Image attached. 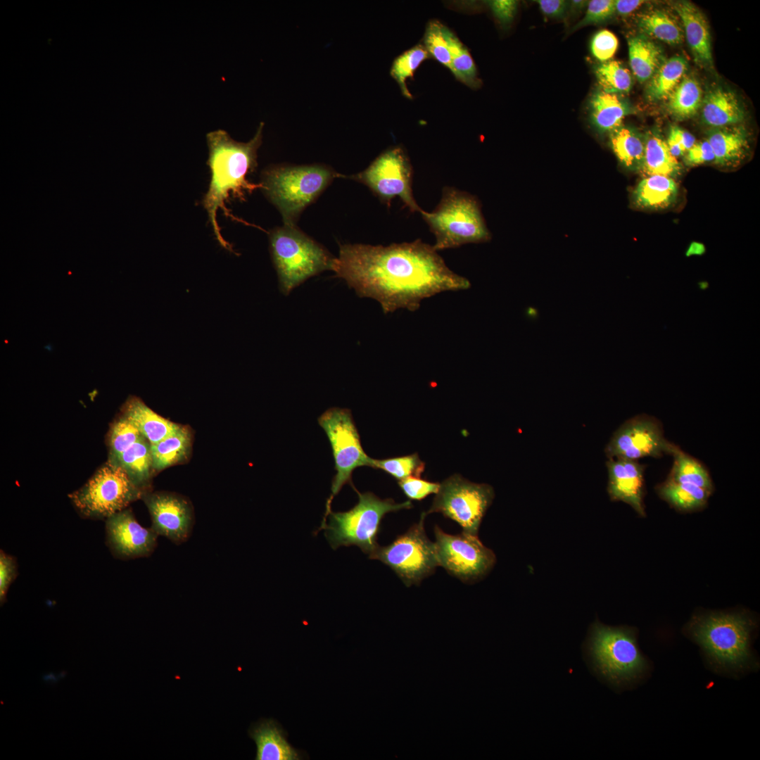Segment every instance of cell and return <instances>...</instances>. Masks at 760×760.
<instances>
[{"label":"cell","instance_id":"obj_44","mask_svg":"<svg viewBox=\"0 0 760 760\" xmlns=\"http://www.w3.org/2000/svg\"><path fill=\"white\" fill-rule=\"evenodd\" d=\"M616 37L607 30L597 32L593 37L590 49L593 55L600 61H609L618 47Z\"/></svg>","mask_w":760,"mask_h":760},{"label":"cell","instance_id":"obj_1","mask_svg":"<svg viewBox=\"0 0 760 760\" xmlns=\"http://www.w3.org/2000/svg\"><path fill=\"white\" fill-rule=\"evenodd\" d=\"M331 270L360 298L377 300L385 314L398 309L413 312L425 298L471 286L433 246L420 239L388 246L343 245Z\"/></svg>","mask_w":760,"mask_h":760},{"label":"cell","instance_id":"obj_31","mask_svg":"<svg viewBox=\"0 0 760 760\" xmlns=\"http://www.w3.org/2000/svg\"><path fill=\"white\" fill-rule=\"evenodd\" d=\"M191 446V433L188 428L179 427L158 443L151 445L153 468L161 470L182 461Z\"/></svg>","mask_w":760,"mask_h":760},{"label":"cell","instance_id":"obj_47","mask_svg":"<svg viewBox=\"0 0 760 760\" xmlns=\"http://www.w3.org/2000/svg\"><path fill=\"white\" fill-rule=\"evenodd\" d=\"M495 17L502 25H509L516 14L518 1L513 0H494L488 1Z\"/></svg>","mask_w":760,"mask_h":760},{"label":"cell","instance_id":"obj_36","mask_svg":"<svg viewBox=\"0 0 760 760\" xmlns=\"http://www.w3.org/2000/svg\"><path fill=\"white\" fill-rule=\"evenodd\" d=\"M452 34L445 25L433 20L427 24L423 39V46L429 56L448 68L452 61Z\"/></svg>","mask_w":760,"mask_h":760},{"label":"cell","instance_id":"obj_40","mask_svg":"<svg viewBox=\"0 0 760 760\" xmlns=\"http://www.w3.org/2000/svg\"><path fill=\"white\" fill-rule=\"evenodd\" d=\"M369 467L383 470L400 481L409 476L420 477L424 471L425 464L419 459L417 453H414L382 460L372 458Z\"/></svg>","mask_w":760,"mask_h":760},{"label":"cell","instance_id":"obj_33","mask_svg":"<svg viewBox=\"0 0 760 760\" xmlns=\"http://www.w3.org/2000/svg\"><path fill=\"white\" fill-rule=\"evenodd\" d=\"M669 113L678 120L693 116L702 102V92L699 83L692 77H683L668 97Z\"/></svg>","mask_w":760,"mask_h":760},{"label":"cell","instance_id":"obj_37","mask_svg":"<svg viewBox=\"0 0 760 760\" xmlns=\"http://www.w3.org/2000/svg\"><path fill=\"white\" fill-rule=\"evenodd\" d=\"M595 74L600 89L615 94L628 93L633 80L629 70L619 61H608L598 64Z\"/></svg>","mask_w":760,"mask_h":760},{"label":"cell","instance_id":"obj_39","mask_svg":"<svg viewBox=\"0 0 760 760\" xmlns=\"http://www.w3.org/2000/svg\"><path fill=\"white\" fill-rule=\"evenodd\" d=\"M452 61L450 70L457 80L468 87H479L481 80L474 61L468 49L452 32L451 37Z\"/></svg>","mask_w":760,"mask_h":760},{"label":"cell","instance_id":"obj_18","mask_svg":"<svg viewBox=\"0 0 760 760\" xmlns=\"http://www.w3.org/2000/svg\"><path fill=\"white\" fill-rule=\"evenodd\" d=\"M606 466L610 499L628 504L639 515L645 517V466L638 460L622 458H609Z\"/></svg>","mask_w":760,"mask_h":760},{"label":"cell","instance_id":"obj_32","mask_svg":"<svg viewBox=\"0 0 760 760\" xmlns=\"http://www.w3.org/2000/svg\"><path fill=\"white\" fill-rule=\"evenodd\" d=\"M660 497L673 507L682 511H691L704 507L711 492L699 486L681 483L669 479L657 487Z\"/></svg>","mask_w":760,"mask_h":760},{"label":"cell","instance_id":"obj_4","mask_svg":"<svg viewBox=\"0 0 760 760\" xmlns=\"http://www.w3.org/2000/svg\"><path fill=\"white\" fill-rule=\"evenodd\" d=\"M586 661L598 678L616 691L631 689L650 673L635 630L595 621L583 645Z\"/></svg>","mask_w":760,"mask_h":760},{"label":"cell","instance_id":"obj_34","mask_svg":"<svg viewBox=\"0 0 760 760\" xmlns=\"http://www.w3.org/2000/svg\"><path fill=\"white\" fill-rule=\"evenodd\" d=\"M672 455L674 462L669 479L677 483L695 485L712 493L714 486L711 478L702 463L683 452L679 448Z\"/></svg>","mask_w":760,"mask_h":760},{"label":"cell","instance_id":"obj_23","mask_svg":"<svg viewBox=\"0 0 760 760\" xmlns=\"http://www.w3.org/2000/svg\"><path fill=\"white\" fill-rule=\"evenodd\" d=\"M715 156V162L723 166H735L744 158L748 149L746 131L741 127H718L711 130L707 139Z\"/></svg>","mask_w":760,"mask_h":760},{"label":"cell","instance_id":"obj_45","mask_svg":"<svg viewBox=\"0 0 760 760\" xmlns=\"http://www.w3.org/2000/svg\"><path fill=\"white\" fill-rule=\"evenodd\" d=\"M18 575V565L14 557L0 551V603L6 602V595L11 584Z\"/></svg>","mask_w":760,"mask_h":760},{"label":"cell","instance_id":"obj_52","mask_svg":"<svg viewBox=\"0 0 760 760\" xmlns=\"http://www.w3.org/2000/svg\"><path fill=\"white\" fill-rule=\"evenodd\" d=\"M588 4V1H571L569 5L571 8L575 11L581 10L585 8Z\"/></svg>","mask_w":760,"mask_h":760},{"label":"cell","instance_id":"obj_9","mask_svg":"<svg viewBox=\"0 0 760 760\" xmlns=\"http://www.w3.org/2000/svg\"><path fill=\"white\" fill-rule=\"evenodd\" d=\"M144 494L125 470L113 461L99 469L69 498L83 517L106 519Z\"/></svg>","mask_w":760,"mask_h":760},{"label":"cell","instance_id":"obj_15","mask_svg":"<svg viewBox=\"0 0 760 760\" xmlns=\"http://www.w3.org/2000/svg\"><path fill=\"white\" fill-rule=\"evenodd\" d=\"M678 448L665 438L659 421L642 414L630 418L614 431L604 452L608 459L638 460L645 457L673 455Z\"/></svg>","mask_w":760,"mask_h":760},{"label":"cell","instance_id":"obj_7","mask_svg":"<svg viewBox=\"0 0 760 760\" xmlns=\"http://www.w3.org/2000/svg\"><path fill=\"white\" fill-rule=\"evenodd\" d=\"M270 243L280 290L286 296L310 277L331 270L334 258L295 225L274 229Z\"/></svg>","mask_w":760,"mask_h":760},{"label":"cell","instance_id":"obj_27","mask_svg":"<svg viewBox=\"0 0 760 760\" xmlns=\"http://www.w3.org/2000/svg\"><path fill=\"white\" fill-rule=\"evenodd\" d=\"M610 146L621 163L631 170L642 166L645 140L634 129L621 126L610 133Z\"/></svg>","mask_w":760,"mask_h":760},{"label":"cell","instance_id":"obj_8","mask_svg":"<svg viewBox=\"0 0 760 760\" xmlns=\"http://www.w3.org/2000/svg\"><path fill=\"white\" fill-rule=\"evenodd\" d=\"M337 175L321 165L275 166L265 170L260 184L281 214L284 225H294L301 211Z\"/></svg>","mask_w":760,"mask_h":760},{"label":"cell","instance_id":"obj_12","mask_svg":"<svg viewBox=\"0 0 760 760\" xmlns=\"http://www.w3.org/2000/svg\"><path fill=\"white\" fill-rule=\"evenodd\" d=\"M493 487L454 474L440 483L426 514L438 512L457 522L462 531L478 535L482 519L494 498Z\"/></svg>","mask_w":760,"mask_h":760},{"label":"cell","instance_id":"obj_29","mask_svg":"<svg viewBox=\"0 0 760 760\" xmlns=\"http://www.w3.org/2000/svg\"><path fill=\"white\" fill-rule=\"evenodd\" d=\"M688 69L686 60L680 56L663 61L650 79L646 94L651 101L668 99L684 77Z\"/></svg>","mask_w":760,"mask_h":760},{"label":"cell","instance_id":"obj_6","mask_svg":"<svg viewBox=\"0 0 760 760\" xmlns=\"http://www.w3.org/2000/svg\"><path fill=\"white\" fill-rule=\"evenodd\" d=\"M420 214L436 237V251L490 239L479 202L468 192L446 186L437 207Z\"/></svg>","mask_w":760,"mask_h":760},{"label":"cell","instance_id":"obj_41","mask_svg":"<svg viewBox=\"0 0 760 760\" xmlns=\"http://www.w3.org/2000/svg\"><path fill=\"white\" fill-rule=\"evenodd\" d=\"M143 437L138 428L127 417L120 419L114 424L110 432V445L113 457L127 450Z\"/></svg>","mask_w":760,"mask_h":760},{"label":"cell","instance_id":"obj_46","mask_svg":"<svg viewBox=\"0 0 760 760\" xmlns=\"http://www.w3.org/2000/svg\"><path fill=\"white\" fill-rule=\"evenodd\" d=\"M714 160V151L707 139L695 142L685 153L684 158V162L688 166H695Z\"/></svg>","mask_w":760,"mask_h":760},{"label":"cell","instance_id":"obj_3","mask_svg":"<svg viewBox=\"0 0 760 760\" xmlns=\"http://www.w3.org/2000/svg\"><path fill=\"white\" fill-rule=\"evenodd\" d=\"M755 626L754 620L743 613L711 612L694 615L685 633L699 647L709 669L740 678L759 668L752 647Z\"/></svg>","mask_w":760,"mask_h":760},{"label":"cell","instance_id":"obj_26","mask_svg":"<svg viewBox=\"0 0 760 760\" xmlns=\"http://www.w3.org/2000/svg\"><path fill=\"white\" fill-rule=\"evenodd\" d=\"M122 467L132 481L145 493L151 477L153 460L151 443L143 437L127 450L113 458Z\"/></svg>","mask_w":760,"mask_h":760},{"label":"cell","instance_id":"obj_19","mask_svg":"<svg viewBox=\"0 0 760 760\" xmlns=\"http://www.w3.org/2000/svg\"><path fill=\"white\" fill-rule=\"evenodd\" d=\"M674 8L682 20L695 61L702 68L712 69L711 36L704 15L694 4L686 1L676 2Z\"/></svg>","mask_w":760,"mask_h":760},{"label":"cell","instance_id":"obj_48","mask_svg":"<svg viewBox=\"0 0 760 760\" xmlns=\"http://www.w3.org/2000/svg\"><path fill=\"white\" fill-rule=\"evenodd\" d=\"M537 3L542 13L552 18H564L569 6V2L564 0H538Z\"/></svg>","mask_w":760,"mask_h":760},{"label":"cell","instance_id":"obj_10","mask_svg":"<svg viewBox=\"0 0 760 760\" xmlns=\"http://www.w3.org/2000/svg\"><path fill=\"white\" fill-rule=\"evenodd\" d=\"M423 512L418 523L398 536L387 546H379L369 557L389 566L407 586L419 585L438 566L435 543L429 539L424 529Z\"/></svg>","mask_w":760,"mask_h":760},{"label":"cell","instance_id":"obj_43","mask_svg":"<svg viewBox=\"0 0 760 760\" xmlns=\"http://www.w3.org/2000/svg\"><path fill=\"white\" fill-rule=\"evenodd\" d=\"M615 12L614 1L592 0L589 1L586 13L583 19L574 27L573 30L591 24L603 22L609 19Z\"/></svg>","mask_w":760,"mask_h":760},{"label":"cell","instance_id":"obj_51","mask_svg":"<svg viewBox=\"0 0 760 760\" xmlns=\"http://www.w3.org/2000/svg\"><path fill=\"white\" fill-rule=\"evenodd\" d=\"M705 246L702 243L698 242H692L689 245L685 252V255L687 257H690L691 255H702L705 253Z\"/></svg>","mask_w":760,"mask_h":760},{"label":"cell","instance_id":"obj_20","mask_svg":"<svg viewBox=\"0 0 760 760\" xmlns=\"http://www.w3.org/2000/svg\"><path fill=\"white\" fill-rule=\"evenodd\" d=\"M588 111L590 122L597 132L611 133L621 126L631 109L618 94L600 89L590 97Z\"/></svg>","mask_w":760,"mask_h":760},{"label":"cell","instance_id":"obj_11","mask_svg":"<svg viewBox=\"0 0 760 760\" xmlns=\"http://www.w3.org/2000/svg\"><path fill=\"white\" fill-rule=\"evenodd\" d=\"M317 420L330 443L336 471L332 480L331 494L326 502L325 517L331 510L332 500L342 487L347 483L353 487V471L362 466L369 467L372 458L362 448L349 410L331 407L322 413Z\"/></svg>","mask_w":760,"mask_h":760},{"label":"cell","instance_id":"obj_13","mask_svg":"<svg viewBox=\"0 0 760 760\" xmlns=\"http://www.w3.org/2000/svg\"><path fill=\"white\" fill-rule=\"evenodd\" d=\"M413 170L405 151L400 146L379 155L364 171L353 176L366 185L382 201L388 203L398 197L412 213H420L412 193Z\"/></svg>","mask_w":760,"mask_h":760},{"label":"cell","instance_id":"obj_38","mask_svg":"<svg viewBox=\"0 0 760 760\" xmlns=\"http://www.w3.org/2000/svg\"><path fill=\"white\" fill-rule=\"evenodd\" d=\"M423 44H417L398 56L393 61L391 75L397 82L402 94L407 99L412 98L406 84L419 65L429 57Z\"/></svg>","mask_w":760,"mask_h":760},{"label":"cell","instance_id":"obj_2","mask_svg":"<svg viewBox=\"0 0 760 760\" xmlns=\"http://www.w3.org/2000/svg\"><path fill=\"white\" fill-rule=\"evenodd\" d=\"M264 123L260 122L255 136L248 142L234 140L223 129H217L206 134L209 156L207 164L210 170V182L202 204L205 209L213 233L220 246L235 253L232 246L222 236L217 220L219 209L227 217L234 219L225 203L230 198L245 200L257 189H262L260 184L248 180V175L257 166V153L262 144Z\"/></svg>","mask_w":760,"mask_h":760},{"label":"cell","instance_id":"obj_53","mask_svg":"<svg viewBox=\"0 0 760 760\" xmlns=\"http://www.w3.org/2000/svg\"><path fill=\"white\" fill-rule=\"evenodd\" d=\"M42 679L46 682H51L52 683L55 684L60 678L58 676L56 677L54 673H50L44 674L42 676Z\"/></svg>","mask_w":760,"mask_h":760},{"label":"cell","instance_id":"obj_22","mask_svg":"<svg viewBox=\"0 0 760 760\" xmlns=\"http://www.w3.org/2000/svg\"><path fill=\"white\" fill-rule=\"evenodd\" d=\"M250 737L257 747V760H297L298 752L287 742L283 730L272 720L263 721L251 728Z\"/></svg>","mask_w":760,"mask_h":760},{"label":"cell","instance_id":"obj_35","mask_svg":"<svg viewBox=\"0 0 760 760\" xmlns=\"http://www.w3.org/2000/svg\"><path fill=\"white\" fill-rule=\"evenodd\" d=\"M638 24L642 31L671 45L678 44L683 34L678 23L661 11H650L639 16Z\"/></svg>","mask_w":760,"mask_h":760},{"label":"cell","instance_id":"obj_30","mask_svg":"<svg viewBox=\"0 0 760 760\" xmlns=\"http://www.w3.org/2000/svg\"><path fill=\"white\" fill-rule=\"evenodd\" d=\"M628 44L629 62L633 74L641 82L650 80L661 63V49L644 36L631 37Z\"/></svg>","mask_w":760,"mask_h":760},{"label":"cell","instance_id":"obj_28","mask_svg":"<svg viewBox=\"0 0 760 760\" xmlns=\"http://www.w3.org/2000/svg\"><path fill=\"white\" fill-rule=\"evenodd\" d=\"M645 140L642 171L645 175L673 177L679 174L681 166L673 157L666 142L657 134L650 133Z\"/></svg>","mask_w":760,"mask_h":760},{"label":"cell","instance_id":"obj_50","mask_svg":"<svg viewBox=\"0 0 760 760\" xmlns=\"http://www.w3.org/2000/svg\"><path fill=\"white\" fill-rule=\"evenodd\" d=\"M644 3L640 0H616L614 1L615 12L620 15L628 14Z\"/></svg>","mask_w":760,"mask_h":760},{"label":"cell","instance_id":"obj_21","mask_svg":"<svg viewBox=\"0 0 760 760\" xmlns=\"http://www.w3.org/2000/svg\"><path fill=\"white\" fill-rule=\"evenodd\" d=\"M702 103V119L709 126L724 127L744 120V110L736 96L729 90L720 87L712 89Z\"/></svg>","mask_w":760,"mask_h":760},{"label":"cell","instance_id":"obj_49","mask_svg":"<svg viewBox=\"0 0 760 760\" xmlns=\"http://www.w3.org/2000/svg\"><path fill=\"white\" fill-rule=\"evenodd\" d=\"M668 138L675 141L686 153L695 144V138L690 132L678 126H672Z\"/></svg>","mask_w":760,"mask_h":760},{"label":"cell","instance_id":"obj_5","mask_svg":"<svg viewBox=\"0 0 760 760\" xmlns=\"http://www.w3.org/2000/svg\"><path fill=\"white\" fill-rule=\"evenodd\" d=\"M358 502L350 510L330 511L324 517L319 528L333 549L356 545L369 557L379 546L377 536L384 517L392 512L410 509L408 500L396 503L393 500H382L371 492L361 493L356 489Z\"/></svg>","mask_w":760,"mask_h":760},{"label":"cell","instance_id":"obj_16","mask_svg":"<svg viewBox=\"0 0 760 760\" xmlns=\"http://www.w3.org/2000/svg\"><path fill=\"white\" fill-rule=\"evenodd\" d=\"M142 497L151 517V528L158 536L177 545L189 538L194 523L190 502L166 492L145 493Z\"/></svg>","mask_w":760,"mask_h":760},{"label":"cell","instance_id":"obj_42","mask_svg":"<svg viewBox=\"0 0 760 760\" xmlns=\"http://www.w3.org/2000/svg\"><path fill=\"white\" fill-rule=\"evenodd\" d=\"M398 486L410 500H422L431 494H436L440 483L431 482L418 476H409L398 481Z\"/></svg>","mask_w":760,"mask_h":760},{"label":"cell","instance_id":"obj_17","mask_svg":"<svg viewBox=\"0 0 760 760\" xmlns=\"http://www.w3.org/2000/svg\"><path fill=\"white\" fill-rule=\"evenodd\" d=\"M106 533L111 553L120 559L148 557L157 546L158 533L143 527L127 508L106 519Z\"/></svg>","mask_w":760,"mask_h":760},{"label":"cell","instance_id":"obj_14","mask_svg":"<svg viewBox=\"0 0 760 760\" xmlns=\"http://www.w3.org/2000/svg\"><path fill=\"white\" fill-rule=\"evenodd\" d=\"M438 566L464 582L485 576L494 566V552L483 545L477 535L462 531L452 535L434 528Z\"/></svg>","mask_w":760,"mask_h":760},{"label":"cell","instance_id":"obj_25","mask_svg":"<svg viewBox=\"0 0 760 760\" xmlns=\"http://www.w3.org/2000/svg\"><path fill=\"white\" fill-rule=\"evenodd\" d=\"M677 194L678 187L673 179L662 175H651L638 184L633 196L638 207L661 209L672 204Z\"/></svg>","mask_w":760,"mask_h":760},{"label":"cell","instance_id":"obj_54","mask_svg":"<svg viewBox=\"0 0 760 760\" xmlns=\"http://www.w3.org/2000/svg\"><path fill=\"white\" fill-rule=\"evenodd\" d=\"M65 676H66V671H61V673H60L58 674V677H59V678H64V677H65Z\"/></svg>","mask_w":760,"mask_h":760},{"label":"cell","instance_id":"obj_24","mask_svg":"<svg viewBox=\"0 0 760 760\" xmlns=\"http://www.w3.org/2000/svg\"><path fill=\"white\" fill-rule=\"evenodd\" d=\"M125 417L140 431L151 445L156 444L176 431L179 425L164 419L136 398L125 405Z\"/></svg>","mask_w":760,"mask_h":760}]
</instances>
